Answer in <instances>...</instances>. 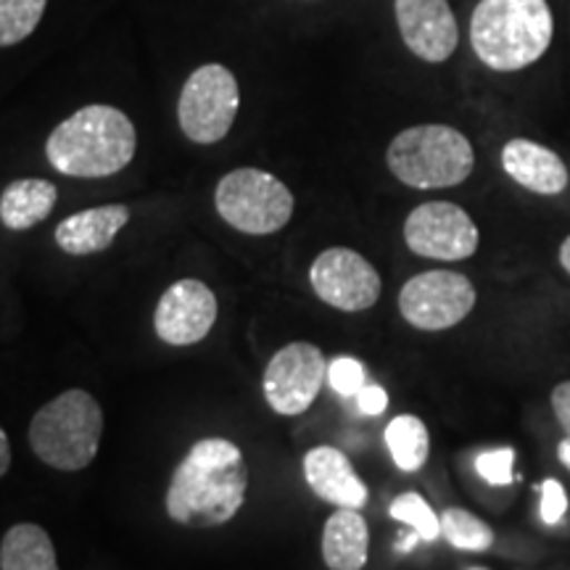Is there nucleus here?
Instances as JSON below:
<instances>
[{
	"mask_svg": "<svg viewBox=\"0 0 570 570\" xmlns=\"http://www.w3.org/2000/svg\"><path fill=\"white\" fill-rule=\"evenodd\" d=\"M552 412L558 417V423L566 431V436H570V381H562L554 386L552 391Z\"/></svg>",
	"mask_w": 570,
	"mask_h": 570,
	"instance_id": "obj_28",
	"label": "nucleus"
},
{
	"mask_svg": "<svg viewBox=\"0 0 570 570\" xmlns=\"http://www.w3.org/2000/svg\"><path fill=\"white\" fill-rule=\"evenodd\" d=\"M327 383V360L309 341L283 346L265 370L262 389L267 404L277 415H302L315 404L320 389Z\"/></svg>",
	"mask_w": 570,
	"mask_h": 570,
	"instance_id": "obj_10",
	"label": "nucleus"
},
{
	"mask_svg": "<svg viewBox=\"0 0 570 570\" xmlns=\"http://www.w3.org/2000/svg\"><path fill=\"white\" fill-rule=\"evenodd\" d=\"M59 204V188L42 177H21L6 185L0 196V223L9 230H30V227L46 223Z\"/></svg>",
	"mask_w": 570,
	"mask_h": 570,
	"instance_id": "obj_18",
	"label": "nucleus"
},
{
	"mask_svg": "<svg viewBox=\"0 0 570 570\" xmlns=\"http://www.w3.org/2000/svg\"><path fill=\"white\" fill-rule=\"evenodd\" d=\"M558 458H560L562 465H566V468L570 470V436H566V439L560 441V446H558Z\"/></svg>",
	"mask_w": 570,
	"mask_h": 570,
	"instance_id": "obj_32",
	"label": "nucleus"
},
{
	"mask_svg": "<svg viewBox=\"0 0 570 570\" xmlns=\"http://www.w3.org/2000/svg\"><path fill=\"white\" fill-rule=\"evenodd\" d=\"M391 518L407 523L423 541H436L441 537V518L433 512L417 491H404L391 502Z\"/></svg>",
	"mask_w": 570,
	"mask_h": 570,
	"instance_id": "obj_23",
	"label": "nucleus"
},
{
	"mask_svg": "<svg viewBox=\"0 0 570 570\" xmlns=\"http://www.w3.org/2000/svg\"><path fill=\"white\" fill-rule=\"evenodd\" d=\"M217 323V296L204 281L183 277L164 291L154 312V331L169 346H194Z\"/></svg>",
	"mask_w": 570,
	"mask_h": 570,
	"instance_id": "obj_12",
	"label": "nucleus"
},
{
	"mask_svg": "<svg viewBox=\"0 0 570 570\" xmlns=\"http://www.w3.org/2000/svg\"><path fill=\"white\" fill-rule=\"evenodd\" d=\"M370 529L360 510L338 508L325 520L323 560L331 570H362L367 566Z\"/></svg>",
	"mask_w": 570,
	"mask_h": 570,
	"instance_id": "obj_17",
	"label": "nucleus"
},
{
	"mask_svg": "<svg viewBox=\"0 0 570 570\" xmlns=\"http://www.w3.org/2000/svg\"><path fill=\"white\" fill-rule=\"evenodd\" d=\"M386 446L399 470L417 473L431 454V436L420 417L399 415L386 425Z\"/></svg>",
	"mask_w": 570,
	"mask_h": 570,
	"instance_id": "obj_20",
	"label": "nucleus"
},
{
	"mask_svg": "<svg viewBox=\"0 0 570 570\" xmlns=\"http://www.w3.org/2000/svg\"><path fill=\"white\" fill-rule=\"evenodd\" d=\"M386 164L399 183L439 190L454 188L473 175L475 151L458 127L415 125L391 140Z\"/></svg>",
	"mask_w": 570,
	"mask_h": 570,
	"instance_id": "obj_5",
	"label": "nucleus"
},
{
	"mask_svg": "<svg viewBox=\"0 0 570 570\" xmlns=\"http://www.w3.org/2000/svg\"><path fill=\"white\" fill-rule=\"evenodd\" d=\"M554 17L547 0H479L470 46L483 67L520 71L550 51Z\"/></svg>",
	"mask_w": 570,
	"mask_h": 570,
	"instance_id": "obj_3",
	"label": "nucleus"
},
{
	"mask_svg": "<svg viewBox=\"0 0 570 570\" xmlns=\"http://www.w3.org/2000/svg\"><path fill=\"white\" fill-rule=\"evenodd\" d=\"M240 109V88L223 63H204L188 77L177 101V122L188 140L212 146L227 138Z\"/></svg>",
	"mask_w": 570,
	"mask_h": 570,
	"instance_id": "obj_7",
	"label": "nucleus"
},
{
	"mask_svg": "<svg viewBox=\"0 0 570 570\" xmlns=\"http://www.w3.org/2000/svg\"><path fill=\"white\" fill-rule=\"evenodd\" d=\"M568 512V494L558 479H547L541 483V502L539 515L547 525H558Z\"/></svg>",
	"mask_w": 570,
	"mask_h": 570,
	"instance_id": "obj_26",
	"label": "nucleus"
},
{
	"mask_svg": "<svg viewBox=\"0 0 570 570\" xmlns=\"http://www.w3.org/2000/svg\"><path fill=\"white\" fill-rule=\"evenodd\" d=\"M48 0H0V48L19 46L38 30Z\"/></svg>",
	"mask_w": 570,
	"mask_h": 570,
	"instance_id": "obj_22",
	"label": "nucleus"
},
{
	"mask_svg": "<svg viewBox=\"0 0 570 570\" xmlns=\"http://www.w3.org/2000/svg\"><path fill=\"white\" fill-rule=\"evenodd\" d=\"M475 470L489 487H510L515 481V449L499 446L475 458Z\"/></svg>",
	"mask_w": 570,
	"mask_h": 570,
	"instance_id": "obj_24",
	"label": "nucleus"
},
{
	"mask_svg": "<svg viewBox=\"0 0 570 570\" xmlns=\"http://www.w3.org/2000/svg\"><path fill=\"white\" fill-rule=\"evenodd\" d=\"M502 169L537 196H560L570 183L566 161L552 148L529 138H512L504 142Z\"/></svg>",
	"mask_w": 570,
	"mask_h": 570,
	"instance_id": "obj_15",
	"label": "nucleus"
},
{
	"mask_svg": "<svg viewBox=\"0 0 570 570\" xmlns=\"http://www.w3.org/2000/svg\"><path fill=\"white\" fill-rule=\"evenodd\" d=\"M441 537L454 550L462 552H487L494 544V529L487 520L475 518L473 512L462 508H449L441 512Z\"/></svg>",
	"mask_w": 570,
	"mask_h": 570,
	"instance_id": "obj_21",
	"label": "nucleus"
},
{
	"mask_svg": "<svg viewBox=\"0 0 570 570\" xmlns=\"http://www.w3.org/2000/svg\"><path fill=\"white\" fill-rule=\"evenodd\" d=\"M304 479L327 504L362 510L367 504V487L356 475L352 460L336 446H315L304 454Z\"/></svg>",
	"mask_w": 570,
	"mask_h": 570,
	"instance_id": "obj_14",
	"label": "nucleus"
},
{
	"mask_svg": "<svg viewBox=\"0 0 570 570\" xmlns=\"http://www.w3.org/2000/svg\"><path fill=\"white\" fill-rule=\"evenodd\" d=\"M417 541H420V537H417V533H415V531H412V533H407V537H402V539H399L396 550H399V552H402V554H407V552H412V550H415V544H417Z\"/></svg>",
	"mask_w": 570,
	"mask_h": 570,
	"instance_id": "obj_30",
	"label": "nucleus"
},
{
	"mask_svg": "<svg viewBox=\"0 0 570 570\" xmlns=\"http://www.w3.org/2000/svg\"><path fill=\"white\" fill-rule=\"evenodd\" d=\"M9 468H11V444H9V436H6V431L0 428V479L9 473Z\"/></svg>",
	"mask_w": 570,
	"mask_h": 570,
	"instance_id": "obj_29",
	"label": "nucleus"
},
{
	"mask_svg": "<svg viewBox=\"0 0 570 570\" xmlns=\"http://www.w3.org/2000/svg\"><path fill=\"white\" fill-rule=\"evenodd\" d=\"M104 436V410L88 391L69 389L30 423V446L38 458L63 473L88 468L96 460Z\"/></svg>",
	"mask_w": 570,
	"mask_h": 570,
	"instance_id": "obj_4",
	"label": "nucleus"
},
{
	"mask_svg": "<svg viewBox=\"0 0 570 570\" xmlns=\"http://www.w3.org/2000/svg\"><path fill=\"white\" fill-rule=\"evenodd\" d=\"M470 570H487V568H470Z\"/></svg>",
	"mask_w": 570,
	"mask_h": 570,
	"instance_id": "obj_33",
	"label": "nucleus"
},
{
	"mask_svg": "<svg viewBox=\"0 0 570 570\" xmlns=\"http://www.w3.org/2000/svg\"><path fill=\"white\" fill-rule=\"evenodd\" d=\"M356 407H360L362 415H383L389 407V394L381 386H375V383H365V386L360 389V394H356Z\"/></svg>",
	"mask_w": 570,
	"mask_h": 570,
	"instance_id": "obj_27",
	"label": "nucleus"
},
{
	"mask_svg": "<svg viewBox=\"0 0 570 570\" xmlns=\"http://www.w3.org/2000/svg\"><path fill=\"white\" fill-rule=\"evenodd\" d=\"M248 468L227 439H202L175 468L167 489V515L188 529L230 523L246 502Z\"/></svg>",
	"mask_w": 570,
	"mask_h": 570,
	"instance_id": "obj_1",
	"label": "nucleus"
},
{
	"mask_svg": "<svg viewBox=\"0 0 570 570\" xmlns=\"http://www.w3.org/2000/svg\"><path fill=\"white\" fill-rule=\"evenodd\" d=\"M560 267L570 275V235L560 244Z\"/></svg>",
	"mask_w": 570,
	"mask_h": 570,
	"instance_id": "obj_31",
	"label": "nucleus"
},
{
	"mask_svg": "<svg viewBox=\"0 0 570 570\" xmlns=\"http://www.w3.org/2000/svg\"><path fill=\"white\" fill-rule=\"evenodd\" d=\"M214 206L219 217L238 233L273 235L294 217V194L265 169L240 167L217 183Z\"/></svg>",
	"mask_w": 570,
	"mask_h": 570,
	"instance_id": "obj_6",
	"label": "nucleus"
},
{
	"mask_svg": "<svg viewBox=\"0 0 570 570\" xmlns=\"http://www.w3.org/2000/svg\"><path fill=\"white\" fill-rule=\"evenodd\" d=\"M479 294L470 277L452 269H428L399 291V312L417 331H449L473 312Z\"/></svg>",
	"mask_w": 570,
	"mask_h": 570,
	"instance_id": "obj_8",
	"label": "nucleus"
},
{
	"mask_svg": "<svg viewBox=\"0 0 570 570\" xmlns=\"http://www.w3.org/2000/svg\"><path fill=\"white\" fill-rule=\"evenodd\" d=\"M138 151V132L132 119L117 106H82L46 140V156L56 173L67 177H111L122 173Z\"/></svg>",
	"mask_w": 570,
	"mask_h": 570,
	"instance_id": "obj_2",
	"label": "nucleus"
},
{
	"mask_svg": "<svg viewBox=\"0 0 570 570\" xmlns=\"http://www.w3.org/2000/svg\"><path fill=\"white\" fill-rule=\"evenodd\" d=\"M404 46L425 63H444L458 51L460 27L449 0H394Z\"/></svg>",
	"mask_w": 570,
	"mask_h": 570,
	"instance_id": "obj_13",
	"label": "nucleus"
},
{
	"mask_svg": "<svg viewBox=\"0 0 570 570\" xmlns=\"http://www.w3.org/2000/svg\"><path fill=\"white\" fill-rule=\"evenodd\" d=\"M404 244L423 259L462 262L479 252L481 233L462 206L425 202L404 219Z\"/></svg>",
	"mask_w": 570,
	"mask_h": 570,
	"instance_id": "obj_9",
	"label": "nucleus"
},
{
	"mask_svg": "<svg viewBox=\"0 0 570 570\" xmlns=\"http://www.w3.org/2000/svg\"><path fill=\"white\" fill-rule=\"evenodd\" d=\"M127 223H130V209H127L125 204L92 206V209L77 212L71 214V217L61 219L53 238L56 246H59L63 254H101L114 244V238L122 233V227Z\"/></svg>",
	"mask_w": 570,
	"mask_h": 570,
	"instance_id": "obj_16",
	"label": "nucleus"
},
{
	"mask_svg": "<svg viewBox=\"0 0 570 570\" xmlns=\"http://www.w3.org/2000/svg\"><path fill=\"white\" fill-rule=\"evenodd\" d=\"M0 570H59L48 531L35 523L11 525L0 541Z\"/></svg>",
	"mask_w": 570,
	"mask_h": 570,
	"instance_id": "obj_19",
	"label": "nucleus"
},
{
	"mask_svg": "<svg viewBox=\"0 0 570 570\" xmlns=\"http://www.w3.org/2000/svg\"><path fill=\"white\" fill-rule=\"evenodd\" d=\"M327 386L341 396H356L365 386V367L354 356H338L327 365Z\"/></svg>",
	"mask_w": 570,
	"mask_h": 570,
	"instance_id": "obj_25",
	"label": "nucleus"
},
{
	"mask_svg": "<svg viewBox=\"0 0 570 570\" xmlns=\"http://www.w3.org/2000/svg\"><path fill=\"white\" fill-rule=\"evenodd\" d=\"M309 283L320 302L341 312H365L381 298L377 269L354 248L333 246L312 262Z\"/></svg>",
	"mask_w": 570,
	"mask_h": 570,
	"instance_id": "obj_11",
	"label": "nucleus"
}]
</instances>
